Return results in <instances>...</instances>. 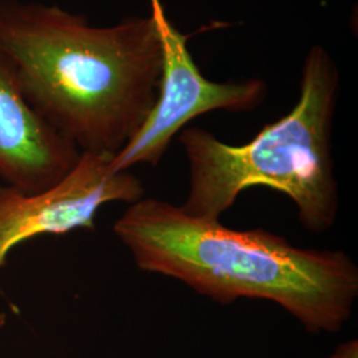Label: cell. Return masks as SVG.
<instances>
[{
	"mask_svg": "<svg viewBox=\"0 0 358 358\" xmlns=\"http://www.w3.org/2000/svg\"><path fill=\"white\" fill-rule=\"evenodd\" d=\"M338 90L331 53L313 45L292 110L252 140L231 145L205 129H183L179 142L189 164V190L179 207L189 215L220 219L242 192L262 186L287 195L306 230H331L340 207L332 145Z\"/></svg>",
	"mask_w": 358,
	"mask_h": 358,
	"instance_id": "cell-3",
	"label": "cell"
},
{
	"mask_svg": "<svg viewBox=\"0 0 358 358\" xmlns=\"http://www.w3.org/2000/svg\"><path fill=\"white\" fill-rule=\"evenodd\" d=\"M6 321H7L6 315H4L3 312H0V331H1V329H3V327L6 325Z\"/></svg>",
	"mask_w": 358,
	"mask_h": 358,
	"instance_id": "cell-8",
	"label": "cell"
},
{
	"mask_svg": "<svg viewBox=\"0 0 358 358\" xmlns=\"http://www.w3.org/2000/svg\"><path fill=\"white\" fill-rule=\"evenodd\" d=\"M113 155L83 152L64 178L40 192L0 186V271L16 245L38 236L94 230L105 205L134 203L145 195L141 179L113 171Z\"/></svg>",
	"mask_w": 358,
	"mask_h": 358,
	"instance_id": "cell-5",
	"label": "cell"
},
{
	"mask_svg": "<svg viewBox=\"0 0 358 358\" xmlns=\"http://www.w3.org/2000/svg\"><path fill=\"white\" fill-rule=\"evenodd\" d=\"M357 341H349L346 344L338 346L329 358H357Z\"/></svg>",
	"mask_w": 358,
	"mask_h": 358,
	"instance_id": "cell-7",
	"label": "cell"
},
{
	"mask_svg": "<svg viewBox=\"0 0 358 358\" xmlns=\"http://www.w3.org/2000/svg\"><path fill=\"white\" fill-rule=\"evenodd\" d=\"M149 3L162 50L157 99L140 129L113 155V171L158 165L174 137L194 118L214 110L251 112L264 101L268 92L267 83L260 78L227 83L206 78L192 59L187 38L170 22L162 0Z\"/></svg>",
	"mask_w": 358,
	"mask_h": 358,
	"instance_id": "cell-4",
	"label": "cell"
},
{
	"mask_svg": "<svg viewBox=\"0 0 358 358\" xmlns=\"http://www.w3.org/2000/svg\"><path fill=\"white\" fill-rule=\"evenodd\" d=\"M81 152L27 103L0 68V177L17 190L51 187L75 166Z\"/></svg>",
	"mask_w": 358,
	"mask_h": 358,
	"instance_id": "cell-6",
	"label": "cell"
},
{
	"mask_svg": "<svg viewBox=\"0 0 358 358\" xmlns=\"http://www.w3.org/2000/svg\"><path fill=\"white\" fill-rule=\"evenodd\" d=\"M113 231L142 272L223 306L272 301L307 332H340L357 300V264L343 250L297 247L264 229L235 230L157 198L129 205Z\"/></svg>",
	"mask_w": 358,
	"mask_h": 358,
	"instance_id": "cell-2",
	"label": "cell"
},
{
	"mask_svg": "<svg viewBox=\"0 0 358 358\" xmlns=\"http://www.w3.org/2000/svg\"><path fill=\"white\" fill-rule=\"evenodd\" d=\"M162 50L150 16L108 27L59 6L0 0V68L77 149L118 153L152 110Z\"/></svg>",
	"mask_w": 358,
	"mask_h": 358,
	"instance_id": "cell-1",
	"label": "cell"
}]
</instances>
